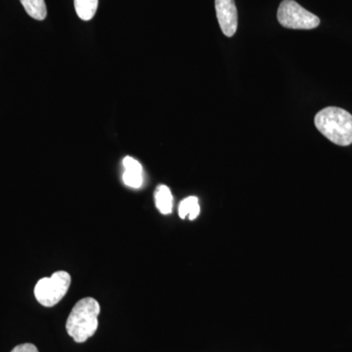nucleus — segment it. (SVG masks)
Masks as SVG:
<instances>
[{
	"mask_svg": "<svg viewBox=\"0 0 352 352\" xmlns=\"http://www.w3.org/2000/svg\"><path fill=\"white\" fill-rule=\"evenodd\" d=\"M100 305L94 298H83L76 303L66 323L67 333L78 344L87 342L98 328Z\"/></svg>",
	"mask_w": 352,
	"mask_h": 352,
	"instance_id": "f257e3e1",
	"label": "nucleus"
},
{
	"mask_svg": "<svg viewBox=\"0 0 352 352\" xmlns=\"http://www.w3.org/2000/svg\"><path fill=\"white\" fill-rule=\"evenodd\" d=\"M314 124L331 142L339 146L352 144V115L344 109H323L315 116Z\"/></svg>",
	"mask_w": 352,
	"mask_h": 352,
	"instance_id": "f03ea898",
	"label": "nucleus"
},
{
	"mask_svg": "<svg viewBox=\"0 0 352 352\" xmlns=\"http://www.w3.org/2000/svg\"><path fill=\"white\" fill-rule=\"evenodd\" d=\"M71 280L66 271H57L50 278H43L34 287L36 300L43 307H54L68 293Z\"/></svg>",
	"mask_w": 352,
	"mask_h": 352,
	"instance_id": "7ed1b4c3",
	"label": "nucleus"
},
{
	"mask_svg": "<svg viewBox=\"0 0 352 352\" xmlns=\"http://www.w3.org/2000/svg\"><path fill=\"white\" fill-rule=\"evenodd\" d=\"M277 19L287 29L312 30L320 25V19L300 6L295 0H284L278 8Z\"/></svg>",
	"mask_w": 352,
	"mask_h": 352,
	"instance_id": "20e7f679",
	"label": "nucleus"
},
{
	"mask_svg": "<svg viewBox=\"0 0 352 352\" xmlns=\"http://www.w3.org/2000/svg\"><path fill=\"white\" fill-rule=\"evenodd\" d=\"M215 11L221 31L228 38L237 32L238 12L234 0H215Z\"/></svg>",
	"mask_w": 352,
	"mask_h": 352,
	"instance_id": "39448f33",
	"label": "nucleus"
},
{
	"mask_svg": "<svg viewBox=\"0 0 352 352\" xmlns=\"http://www.w3.org/2000/svg\"><path fill=\"white\" fill-rule=\"evenodd\" d=\"M124 173L122 175L124 184L131 188H139L143 183L142 166L131 157L124 160Z\"/></svg>",
	"mask_w": 352,
	"mask_h": 352,
	"instance_id": "423d86ee",
	"label": "nucleus"
},
{
	"mask_svg": "<svg viewBox=\"0 0 352 352\" xmlns=\"http://www.w3.org/2000/svg\"><path fill=\"white\" fill-rule=\"evenodd\" d=\"M155 201L160 212L170 214L173 212V197L170 188L166 185H160L155 192Z\"/></svg>",
	"mask_w": 352,
	"mask_h": 352,
	"instance_id": "0eeeda50",
	"label": "nucleus"
},
{
	"mask_svg": "<svg viewBox=\"0 0 352 352\" xmlns=\"http://www.w3.org/2000/svg\"><path fill=\"white\" fill-rule=\"evenodd\" d=\"M20 1L24 6L25 12L32 18L38 21L45 19L47 16V8L44 0H20Z\"/></svg>",
	"mask_w": 352,
	"mask_h": 352,
	"instance_id": "6e6552de",
	"label": "nucleus"
},
{
	"mask_svg": "<svg viewBox=\"0 0 352 352\" xmlns=\"http://www.w3.org/2000/svg\"><path fill=\"white\" fill-rule=\"evenodd\" d=\"M178 214L182 219L189 217L190 220L196 219L200 214V206L197 197H188L180 203L178 208Z\"/></svg>",
	"mask_w": 352,
	"mask_h": 352,
	"instance_id": "1a4fd4ad",
	"label": "nucleus"
},
{
	"mask_svg": "<svg viewBox=\"0 0 352 352\" xmlns=\"http://www.w3.org/2000/svg\"><path fill=\"white\" fill-rule=\"evenodd\" d=\"M76 12L83 21H90L98 8V0H74Z\"/></svg>",
	"mask_w": 352,
	"mask_h": 352,
	"instance_id": "9d476101",
	"label": "nucleus"
},
{
	"mask_svg": "<svg viewBox=\"0 0 352 352\" xmlns=\"http://www.w3.org/2000/svg\"><path fill=\"white\" fill-rule=\"evenodd\" d=\"M11 352H38L36 346L32 344H23L14 347Z\"/></svg>",
	"mask_w": 352,
	"mask_h": 352,
	"instance_id": "9b49d317",
	"label": "nucleus"
}]
</instances>
